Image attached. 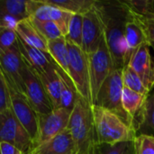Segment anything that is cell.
Returning <instances> with one entry per match:
<instances>
[{
  "instance_id": "6da1fadb",
  "label": "cell",
  "mask_w": 154,
  "mask_h": 154,
  "mask_svg": "<svg viewBox=\"0 0 154 154\" xmlns=\"http://www.w3.org/2000/svg\"><path fill=\"white\" fill-rule=\"evenodd\" d=\"M95 8L102 23L105 40L112 57L114 69H123L125 67L127 56L125 38V25L131 15V10L121 0H96Z\"/></svg>"
},
{
  "instance_id": "7a4b0ae2",
  "label": "cell",
  "mask_w": 154,
  "mask_h": 154,
  "mask_svg": "<svg viewBox=\"0 0 154 154\" xmlns=\"http://www.w3.org/2000/svg\"><path fill=\"white\" fill-rule=\"evenodd\" d=\"M92 112L98 144H115L134 141L137 134L120 116L101 106H93Z\"/></svg>"
},
{
  "instance_id": "3957f363",
  "label": "cell",
  "mask_w": 154,
  "mask_h": 154,
  "mask_svg": "<svg viewBox=\"0 0 154 154\" xmlns=\"http://www.w3.org/2000/svg\"><path fill=\"white\" fill-rule=\"evenodd\" d=\"M68 130L76 143L78 154H85L90 147L98 144L92 106L82 97H79L71 112Z\"/></svg>"
},
{
  "instance_id": "277c9868",
  "label": "cell",
  "mask_w": 154,
  "mask_h": 154,
  "mask_svg": "<svg viewBox=\"0 0 154 154\" xmlns=\"http://www.w3.org/2000/svg\"><path fill=\"white\" fill-rule=\"evenodd\" d=\"M123 89V69H113L103 83L93 106L114 112L128 125L132 126V119L125 111L122 104Z\"/></svg>"
},
{
  "instance_id": "5b68a950",
  "label": "cell",
  "mask_w": 154,
  "mask_h": 154,
  "mask_svg": "<svg viewBox=\"0 0 154 154\" xmlns=\"http://www.w3.org/2000/svg\"><path fill=\"white\" fill-rule=\"evenodd\" d=\"M67 43L69 54V75L78 93L93 106L88 56L80 47L68 41Z\"/></svg>"
},
{
  "instance_id": "8992f818",
  "label": "cell",
  "mask_w": 154,
  "mask_h": 154,
  "mask_svg": "<svg viewBox=\"0 0 154 154\" xmlns=\"http://www.w3.org/2000/svg\"><path fill=\"white\" fill-rule=\"evenodd\" d=\"M0 139L18 148L23 154H31L35 149L30 134L18 121L12 109L0 113Z\"/></svg>"
},
{
  "instance_id": "52a82bcc",
  "label": "cell",
  "mask_w": 154,
  "mask_h": 154,
  "mask_svg": "<svg viewBox=\"0 0 154 154\" xmlns=\"http://www.w3.org/2000/svg\"><path fill=\"white\" fill-rule=\"evenodd\" d=\"M87 56L88 60L90 86L94 105V102L103 83L114 69L112 57L107 48L105 36L102 39L97 51Z\"/></svg>"
},
{
  "instance_id": "ba28073f",
  "label": "cell",
  "mask_w": 154,
  "mask_h": 154,
  "mask_svg": "<svg viewBox=\"0 0 154 154\" xmlns=\"http://www.w3.org/2000/svg\"><path fill=\"white\" fill-rule=\"evenodd\" d=\"M24 96L37 115L50 114L54 108L39 77L24 62L23 69Z\"/></svg>"
},
{
  "instance_id": "9c48e42d",
  "label": "cell",
  "mask_w": 154,
  "mask_h": 154,
  "mask_svg": "<svg viewBox=\"0 0 154 154\" xmlns=\"http://www.w3.org/2000/svg\"><path fill=\"white\" fill-rule=\"evenodd\" d=\"M0 64L1 74L5 77L9 87L24 95L23 60L18 44L9 50H0Z\"/></svg>"
},
{
  "instance_id": "30bf717a",
  "label": "cell",
  "mask_w": 154,
  "mask_h": 154,
  "mask_svg": "<svg viewBox=\"0 0 154 154\" xmlns=\"http://www.w3.org/2000/svg\"><path fill=\"white\" fill-rule=\"evenodd\" d=\"M71 112L60 107L47 115H37L38 139L35 148L68 129Z\"/></svg>"
},
{
  "instance_id": "8fae6325",
  "label": "cell",
  "mask_w": 154,
  "mask_h": 154,
  "mask_svg": "<svg viewBox=\"0 0 154 154\" xmlns=\"http://www.w3.org/2000/svg\"><path fill=\"white\" fill-rule=\"evenodd\" d=\"M9 88L11 93L12 111L14 112L18 121L22 124V125L30 134L32 140L34 143V145H36V142L38 139L37 113L33 110V108L32 107L23 94L11 88L10 87Z\"/></svg>"
},
{
  "instance_id": "7c38bea8",
  "label": "cell",
  "mask_w": 154,
  "mask_h": 154,
  "mask_svg": "<svg viewBox=\"0 0 154 154\" xmlns=\"http://www.w3.org/2000/svg\"><path fill=\"white\" fill-rule=\"evenodd\" d=\"M104 31L99 15L94 7L83 14V32H82V51L87 54L94 53L97 51L102 39Z\"/></svg>"
},
{
  "instance_id": "4fadbf2b",
  "label": "cell",
  "mask_w": 154,
  "mask_h": 154,
  "mask_svg": "<svg viewBox=\"0 0 154 154\" xmlns=\"http://www.w3.org/2000/svg\"><path fill=\"white\" fill-rule=\"evenodd\" d=\"M128 66L137 73L151 92L154 87V64L150 53V46L147 43H143L135 51Z\"/></svg>"
},
{
  "instance_id": "5bb4252c",
  "label": "cell",
  "mask_w": 154,
  "mask_h": 154,
  "mask_svg": "<svg viewBox=\"0 0 154 154\" xmlns=\"http://www.w3.org/2000/svg\"><path fill=\"white\" fill-rule=\"evenodd\" d=\"M31 154H78V148L71 134L67 129L38 145Z\"/></svg>"
},
{
  "instance_id": "9a60e30c",
  "label": "cell",
  "mask_w": 154,
  "mask_h": 154,
  "mask_svg": "<svg viewBox=\"0 0 154 154\" xmlns=\"http://www.w3.org/2000/svg\"><path fill=\"white\" fill-rule=\"evenodd\" d=\"M18 47L23 62L37 75L51 66V57L49 53L30 46L19 37Z\"/></svg>"
},
{
  "instance_id": "2e32d148",
  "label": "cell",
  "mask_w": 154,
  "mask_h": 154,
  "mask_svg": "<svg viewBox=\"0 0 154 154\" xmlns=\"http://www.w3.org/2000/svg\"><path fill=\"white\" fill-rule=\"evenodd\" d=\"M37 76L42 81V84L53 106V108H60L61 103V79L53 66L52 60L51 66Z\"/></svg>"
},
{
  "instance_id": "e0dca14e",
  "label": "cell",
  "mask_w": 154,
  "mask_h": 154,
  "mask_svg": "<svg viewBox=\"0 0 154 154\" xmlns=\"http://www.w3.org/2000/svg\"><path fill=\"white\" fill-rule=\"evenodd\" d=\"M125 43L127 47V56H126V60H125V66H128L135 51L143 43H146L143 32L140 24L136 21L135 17L134 16L132 11H131V15L125 25Z\"/></svg>"
},
{
  "instance_id": "ac0fdd59",
  "label": "cell",
  "mask_w": 154,
  "mask_h": 154,
  "mask_svg": "<svg viewBox=\"0 0 154 154\" xmlns=\"http://www.w3.org/2000/svg\"><path fill=\"white\" fill-rule=\"evenodd\" d=\"M52 63L54 68L56 69L60 79H61V103L60 107L65 108L70 112L73 111L74 106L79 99V97H81L74 85V82L72 81L69 75L63 70L51 58Z\"/></svg>"
},
{
  "instance_id": "d6986e66",
  "label": "cell",
  "mask_w": 154,
  "mask_h": 154,
  "mask_svg": "<svg viewBox=\"0 0 154 154\" xmlns=\"http://www.w3.org/2000/svg\"><path fill=\"white\" fill-rule=\"evenodd\" d=\"M15 31L18 34V37L21 38L24 42L30 46L49 53L48 41L36 30V28L30 22L29 18L19 22Z\"/></svg>"
},
{
  "instance_id": "ffe728a7",
  "label": "cell",
  "mask_w": 154,
  "mask_h": 154,
  "mask_svg": "<svg viewBox=\"0 0 154 154\" xmlns=\"http://www.w3.org/2000/svg\"><path fill=\"white\" fill-rule=\"evenodd\" d=\"M49 54L54 61L69 74V54L66 38L60 37L55 40L48 41Z\"/></svg>"
},
{
  "instance_id": "44dd1931",
  "label": "cell",
  "mask_w": 154,
  "mask_h": 154,
  "mask_svg": "<svg viewBox=\"0 0 154 154\" xmlns=\"http://www.w3.org/2000/svg\"><path fill=\"white\" fill-rule=\"evenodd\" d=\"M46 2L74 14H84L94 7L96 0H46Z\"/></svg>"
},
{
  "instance_id": "7402d4cb",
  "label": "cell",
  "mask_w": 154,
  "mask_h": 154,
  "mask_svg": "<svg viewBox=\"0 0 154 154\" xmlns=\"http://www.w3.org/2000/svg\"><path fill=\"white\" fill-rule=\"evenodd\" d=\"M27 0H1V16H9L18 22L29 18L26 9Z\"/></svg>"
},
{
  "instance_id": "603a6c76",
  "label": "cell",
  "mask_w": 154,
  "mask_h": 154,
  "mask_svg": "<svg viewBox=\"0 0 154 154\" xmlns=\"http://www.w3.org/2000/svg\"><path fill=\"white\" fill-rule=\"evenodd\" d=\"M73 15H74V14H72L70 12H68L66 10H63V9H60L59 7L50 5L49 21H51L54 23H56V25L59 27V29L60 30V32H62V35L64 37H66L69 32V23H70V21H71Z\"/></svg>"
},
{
  "instance_id": "cb8c5ba5",
  "label": "cell",
  "mask_w": 154,
  "mask_h": 154,
  "mask_svg": "<svg viewBox=\"0 0 154 154\" xmlns=\"http://www.w3.org/2000/svg\"><path fill=\"white\" fill-rule=\"evenodd\" d=\"M123 84L125 88L140 94L146 96H149L150 94V91L146 88L141 78L130 66H125L123 69Z\"/></svg>"
},
{
  "instance_id": "d4e9b609",
  "label": "cell",
  "mask_w": 154,
  "mask_h": 154,
  "mask_svg": "<svg viewBox=\"0 0 154 154\" xmlns=\"http://www.w3.org/2000/svg\"><path fill=\"white\" fill-rule=\"evenodd\" d=\"M139 132L141 133L140 134L154 136V89L152 94H149L146 99L143 107V122Z\"/></svg>"
},
{
  "instance_id": "484cf974",
  "label": "cell",
  "mask_w": 154,
  "mask_h": 154,
  "mask_svg": "<svg viewBox=\"0 0 154 154\" xmlns=\"http://www.w3.org/2000/svg\"><path fill=\"white\" fill-rule=\"evenodd\" d=\"M30 22L36 28V30L47 40L51 41L60 37H63L62 32L59 27L51 21H41L35 18H30Z\"/></svg>"
},
{
  "instance_id": "4316f807",
  "label": "cell",
  "mask_w": 154,
  "mask_h": 154,
  "mask_svg": "<svg viewBox=\"0 0 154 154\" xmlns=\"http://www.w3.org/2000/svg\"><path fill=\"white\" fill-rule=\"evenodd\" d=\"M133 14L143 32L146 43L154 50V14H136L134 13H133Z\"/></svg>"
},
{
  "instance_id": "83f0119b",
  "label": "cell",
  "mask_w": 154,
  "mask_h": 154,
  "mask_svg": "<svg viewBox=\"0 0 154 154\" xmlns=\"http://www.w3.org/2000/svg\"><path fill=\"white\" fill-rule=\"evenodd\" d=\"M83 32V14H74L69 27V32L65 37L68 42L81 48Z\"/></svg>"
},
{
  "instance_id": "f1b7e54d",
  "label": "cell",
  "mask_w": 154,
  "mask_h": 154,
  "mask_svg": "<svg viewBox=\"0 0 154 154\" xmlns=\"http://www.w3.org/2000/svg\"><path fill=\"white\" fill-rule=\"evenodd\" d=\"M101 154H136L134 141L115 144H97Z\"/></svg>"
},
{
  "instance_id": "f546056e",
  "label": "cell",
  "mask_w": 154,
  "mask_h": 154,
  "mask_svg": "<svg viewBox=\"0 0 154 154\" xmlns=\"http://www.w3.org/2000/svg\"><path fill=\"white\" fill-rule=\"evenodd\" d=\"M136 154H154V136L140 134L134 140Z\"/></svg>"
},
{
  "instance_id": "4dcf8cb0",
  "label": "cell",
  "mask_w": 154,
  "mask_h": 154,
  "mask_svg": "<svg viewBox=\"0 0 154 154\" xmlns=\"http://www.w3.org/2000/svg\"><path fill=\"white\" fill-rule=\"evenodd\" d=\"M18 44V34L15 30L0 27V50H9Z\"/></svg>"
},
{
  "instance_id": "1f68e13d",
  "label": "cell",
  "mask_w": 154,
  "mask_h": 154,
  "mask_svg": "<svg viewBox=\"0 0 154 154\" xmlns=\"http://www.w3.org/2000/svg\"><path fill=\"white\" fill-rule=\"evenodd\" d=\"M12 109L11 93L5 77L1 74L0 78V113Z\"/></svg>"
},
{
  "instance_id": "d6a6232c",
  "label": "cell",
  "mask_w": 154,
  "mask_h": 154,
  "mask_svg": "<svg viewBox=\"0 0 154 154\" xmlns=\"http://www.w3.org/2000/svg\"><path fill=\"white\" fill-rule=\"evenodd\" d=\"M0 152L1 154H23L18 148L5 142L0 143Z\"/></svg>"
},
{
  "instance_id": "836d02e7",
  "label": "cell",
  "mask_w": 154,
  "mask_h": 154,
  "mask_svg": "<svg viewBox=\"0 0 154 154\" xmlns=\"http://www.w3.org/2000/svg\"><path fill=\"white\" fill-rule=\"evenodd\" d=\"M85 154H101V152L99 151V148H98L97 144H96V145H93L92 147H90L89 150Z\"/></svg>"
},
{
  "instance_id": "e575fe53",
  "label": "cell",
  "mask_w": 154,
  "mask_h": 154,
  "mask_svg": "<svg viewBox=\"0 0 154 154\" xmlns=\"http://www.w3.org/2000/svg\"><path fill=\"white\" fill-rule=\"evenodd\" d=\"M147 14H154V0H149V7Z\"/></svg>"
}]
</instances>
